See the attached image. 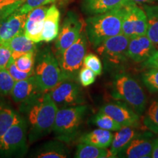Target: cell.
Returning a JSON list of instances; mask_svg holds the SVG:
<instances>
[{
  "label": "cell",
  "instance_id": "cell-1",
  "mask_svg": "<svg viewBox=\"0 0 158 158\" xmlns=\"http://www.w3.org/2000/svg\"><path fill=\"white\" fill-rule=\"evenodd\" d=\"M22 105L29 142L38 141L52 132L59 108L48 92H43Z\"/></svg>",
  "mask_w": 158,
  "mask_h": 158
},
{
  "label": "cell",
  "instance_id": "cell-2",
  "mask_svg": "<svg viewBox=\"0 0 158 158\" xmlns=\"http://www.w3.org/2000/svg\"><path fill=\"white\" fill-rule=\"evenodd\" d=\"M111 98L129 106L138 114H143L147 106V96L136 79L125 72L116 73L110 85Z\"/></svg>",
  "mask_w": 158,
  "mask_h": 158
},
{
  "label": "cell",
  "instance_id": "cell-3",
  "mask_svg": "<svg viewBox=\"0 0 158 158\" xmlns=\"http://www.w3.org/2000/svg\"><path fill=\"white\" fill-rule=\"evenodd\" d=\"M124 7L108 13L91 15L85 21V32L94 48L110 37L122 33Z\"/></svg>",
  "mask_w": 158,
  "mask_h": 158
},
{
  "label": "cell",
  "instance_id": "cell-4",
  "mask_svg": "<svg viewBox=\"0 0 158 158\" xmlns=\"http://www.w3.org/2000/svg\"><path fill=\"white\" fill-rule=\"evenodd\" d=\"M89 110V106L85 104L58 109L52 130L56 139L65 143L73 141L78 135Z\"/></svg>",
  "mask_w": 158,
  "mask_h": 158
},
{
  "label": "cell",
  "instance_id": "cell-5",
  "mask_svg": "<svg viewBox=\"0 0 158 158\" xmlns=\"http://www.w3.org/2000/svg\"><path fill=\"white\" fill-rule=\"evenodd\" d=\"M35 58L34 76L43 92H48L63 80L57 57L49 48L40 51Z\"/></svg>",
  "mask_w": 158,
  "mask_h": 158
},
{
  "label": "cell",
  "instance_id": "cell-6",
  "mask_svg": "<svg viewBox=\"0 0 158 158\" xmlns=\"http://www.w3.org/2000/svg\"><path fill=\"white\" fill-rule=\"evenodd\" d=\"M130 38L122 34L110 37L97 47L105 67L109 70H120L124 68L129 58L127 48Z\"/></svg>",
  "mask_w": 158,
  "mask_h": 158
},
{
  "label": "cell",
  "instance_id": "cell-7",
  "mask_svg": "<svg viewBox=\"0 0 158 158\" xmlns=\"http://www.w3.org/2000/svg\"><path fill=\"white\" fill-rule=\"evenodd\" d=\"M87 37L83 31L79 38L59 56V64L63 80L76 81L87 50Z\"/></svg>",
  "mask_w": 158,
  "mask_h": 158
},
{
  "label": "cell",
  "instance_id": "cell-8",
  "mask_svg": "<svg viewBox=\"0 0 158 158\" xmlns=\"http://www.w3.org/2000/svg\"><path fill=\"white\" fill-rule=\"evenodd\" d=\"M27 123L22 118L0 138V153L6 157H20L27 151Z\"/></svg>",
  "mask_w": 158,
  "mask_h": 158
},
{
  "label": "cell",
  "instance_id": "cell-9",
  "mask_svg": "<svg viewBox=\"0 0 158 158\" xmlns=\"http://www.w3.org/2000/svg\"><path fill=\"white\" fill-rule=\"evenodd\" d=\"M84 26V23L75 12L69 11L67 13L54 45L57 58L79 38Z\"/></svg>",
  "mask_w": 158,
  "mask_h": 158
},
{
  "label": "cell",
  "instance_id": "cell-10",
  "mask_svg": "<svg viewBox=\"0 0 158 158\" xmlns=\"http://www.w3.org/2000/svg\"><path fill=\"white\" fill-rule=\"evenodd\" d=\"M48 92L58 107H68L86 103L82 89L76 81L62 80Z\"/></svg>",
  "mask_w": 158,
  "mask_h": 158
},
{
  "label": "cell",
  "instance_id": "cell-11",
  "mask_svg": "<svg viewBox=\"0 0 158 158\" xmlns=\"http://www.w3.org/2000/svg\"><path fill=\"white\" fill-rule=\"evenodd\" d=\"M147 19L143 8L135 3L124 7L122 33L129 38L147 35Z\"/></svg>",
  "mask_w": 158,
  "mask_h": 158
},
{
  "label": "cell",
  "instance_id": "cell-12",
  "mask_svg": "<svg viewBox=\"0 0 158 158\" xmlns=\"http://www.w3.org/2000/svg\"><path fill=\"white\" fill-rule=\"evenodd\" d=\"M100 110L111 116L122 127H138L140 125V115L124 102L116 100L105 103Z\"/></svg>",
  "mask_w": 158,
  "mask_h": 158
},
{
  "label": "cell",
  "instance_id": "cell-13",
  "mask_svg": "<svg viewBox=\"0 0 158 158\" xmlns=\"http://www.w3.org/2000/svg\"><path fill=\"white\" fill-rule=\"evenodd\" d=\"M154 138L152 132H141L128 144L117 157L121 158H150L153 151Z\"/></svg>",
  "mask_w": 158,
  "mask_h": 158
},
{
  "label": "cell",
  "instance_id": "cell-14",
  "mask_svg": "<svg viewBox=\"0 0 158 158\" xmlns=\"http://www.w3.org/2000/svg\"><path fill=\"white\" fill-rule=\"evenodd\" d=\"M158 50L147 35L130 38L127 48L129 59L135 63L142 64L149 59Z\"/></svg>",
  "mask_w": 158,
  "mask_h": 158
},
{
  "label": "cell",
  "instance_id": "cell-15",
  "mask_svg": "<svg viewBox=\"0 0 158 158\" xmlns=\"http://www.w3.org/2000/svg\"><path fill=\"white\" fill-rule=\"evenodd\" d=\"M28 13L16 10L0 20V44L5 45L16 35L23 33Z\"/></svg>",
  "mask_w": 158,
  "mask_h": 158
},
{
  "label": "cell",
  "instance_id": "cell-16",
  "mask_svg": "<svg viewBox=\"0 0 158 158\" xmlns=\"http://www.w3.org/2000/svg\"><path fill=\"white\" fill-rule=\"evenodd\" d=\"M48 7L40 6L28 13L26 21L24 35L31 40L38 43L42 41V34L44 20Z\"/></svg>",
  "mask_w": 158,
  "mask_h": 158
},
{
  "label": "cell",
  "instance_id": "cell-17",
  "mask_svg": "<svg viewBox=\"0 0 158 158\" xmlns=\"http://www.w3.org/2000/svg\"><path fill=\"white\" fill-rule=\"evenodd\" d=\"M131 3V0H82L81 8L84 14L91 16L123 8Z\"/></svg>",
  "mask_w": 158,
  "mask_h": 158
},
{
  "label": "cell",
  "instance_id": "cell-18",
  "mask_svg": "<svg viewBox=\"0 0 158 158\" xmlns=\"http://www.w3.org/2000/svg\"><path fill=\"white\" fill-rule=\"evenodd\" d=\"M43 93L39 87L34 75L29 78L15 81L11 96L15 102L24 103Z\"/></svg>",
  "mask_w": 158,
  "mask_h": 158
},
{
  "label": "cell",
  "instance_id": "cell-19",
  "mask_svg": "<svg viewBox=\"0 0 158 158\" xmlns=\"http://www.w3.org/2000/svg\"><path fill=\"white\" fill-rule=\"evenodd\" d=\"M59 21L60 12L56 5H52L48 7L45 17L42 41L49 43L57 38L59 32Z\"/></svg>",
  "mask_w": 158,
  "mask_h": 158
},
{
  "label": "cell",
  "instance_id": "cell-20",
  "mask_svg": "<svg viewBox=\"0 0 158 158\" xmlns=\"http://www.w3.org/2000/svg\"><path fill=\"white\" fill-rule=\"evenodd\" d=\"M138 127L124 126L122 127L120 130L114 134V138L112 143L110 144V150L116 157L120 152L127 147L128 144L132 141L134 138H135L138 134L141 133Z\"/></svg>",
  "mask_w": 158,
  "mask_h": 158
},
{
  "label": "cell",
  "instance_id": "cell-21",
  "mask_svg": "<svg viewBox=\"0 0 158 158\" xmlns=\"http://www.w3.org/2000/svg\"><path fill=\"white\" fill-rule=\"evenodd\" d=\"M65 143L59 141H50L37 148L32 157L37 158H65L69 156V150Z\"/></svg>",
  "mask_w": 158,
  "mask_h": 158
},
{
  "label": "cell",
  "instance_id": "cell-22",
  "mask_svg": "<svg viewBox=\"0 0 158 158\" xmlns=\"http://www.w3.org/2000/svg\"><path fill=\"white\" fill-rule=\"evenodd\" d=\"M113 138L114 133L112 131L98 128L81 136L79 142L99 148L107 149L110 147Z\"/></svg>",
  "mask_w": 158,
  "mask_h": 158
},
{
  "label": "cell",
  "instance_id": "cell-23",
  "mask_svg": "<svg viewBox=\"0 0 158 158\" xmlns=\"http://www.w3.org/2000/svg\"><path fill=\"white\" fill-rule=\"evenodd\" d=\"M12 51V58L15 59L21 54L27 52H36L37 43L29 39L24 33H21L13 37L5 44Z\"/></svg>",
  "mask_w": 158,
  "mask_h": 158
},
{
  "label": "cell",
  "instance_id": "cell-24",
  "mask_svg": "<svg viewBox=\"0 0 158 158\" xmlns=\"http://www.w3.org/2000/svg\"><path fill=\"white\" fill-rule=\"evenodd\" d=\"M147 19V35L158 49V5H143Z\"/></svg>",
  "mask_w": 158,
  "mask_h": 158
},
{
  "label": "cell",
  "instance_id": "cell-25",
  "mask_svg": "<svg viewBox=\"0 0 158 158\" xmlns=\"http://www.w3.org/2000/svg\"><path fill=\"white\" fill-rule=\"evenodd\" d=\"M75 157L77 158H116L110 149L80 143L77 146Z\"/></svg>",
  "mask_w": 158,
  "mask_h": 158
},
{
  "label": "cell",
  "instance_id": "cell-26",
  "mask_svg": "<svg viewBox=\"0 0 158 158\" xmlns=\"http://www.w3.org/2000/svg\"><path fill=\"white\" fill-rule=\"evenodd\" d=\"M143 114L144 127L154 134H158V96L151 100Z\"/></svg>",
  "mask_w": 158,
  "mask_h": 158
},
{
  "label": "cell",
  "instance_id": "cell-27",
  "mask_svg": "<svg viewBox=\"0 0 158 158\" xmlns=\"http://www.w3.org/2000/svg\"><path fill=\"white\" fill-rule=\"evenodd\" d=\"M22 118L11 108L0 106V138L12 125Z\"/></svg>",
  "mask_w": 158,
  "mask_h": 158
},
{
  "label": "cell",
  "instance_id": "cell-28",
  "mask_svg": "<svg viewBox=\"0 0 158 158\" xmlns=\"http://www.w3.org/2000/svg\"><path fill=\"white\" fill-rule=\"evenodd\" d=\"M90 122L98 128L110 130L112 132H116L122 128V126L117 123L111 116L100 110L90 118Z\"/></svg>",
  "mask_w": 158,
  "mask_h": 158
},
{
  "label": "cell",
  "instance_id": "cell-29",
  "mask_svg": "<svg viewBox=\"0 0 158 158\" xmlns=\"http://www.w3.org/2000/svg\"><path fill=\"white\" fill-rule=\"evenodd\" d=\"M141 78L150 93L158 94V69L148 68L142 73Z\"/></svg>",
  "mask_w": 158,
  "mask_h": 158
},
{
  "label": "cell",
  "instance_id": "cell-30",
  "mask_svg": "<svg viewBox=\"0 0 158 158\" xmlns=\"http://www.w3.org/2000/svg\"><path fill=\"white\" fill-rule=\"evenodd\" d=\"M14 60L15 64L20 70L24 72H32L34 71L35 64V53L27 52L21 54Z\"/></svg>",
  "mask_w": 158,
  "mask_h": 158
},
{
  "label": "cell",
  "instance_id": "cell-31",
  "mask_svg": "<svg viewBox=\"0 0 158 158\" xmlns=\"http://www.w3.org/2000/svg\"><path fill=\"white\" fill-rule=\"evenodd\" d=\"M25 0H3L0 2V20L18 10Z\"/></svg>",
  "mask_w": 158,
  "mask_h": 158
},
{
  "label": "cell",
  "instance_id": "cell-32",
  "mask_svg": "<svg viewBox=\"0 0 158 158\" xmlns=\"http://www.w3.org/2000/svg\"><path fill=\"white\" fill-rule=\"evenodd\" d=\"M15 83V79L7 69H0V93L6 95L10 94Z\"/></svg>",
  "mask_w": 158,
  "mask_h": 158
},
{
  "label": "cell",
  "instance_id": "cell-33",
  "mask_svg": "<svg viewBox=\"0 0 158 158\" xmlns=\"http://www.w3.org/2000/svg\"><path fill=\"white\" fill-rule=\"evenodd\" d=\"M84 67L92 70L96 76H100L102 73V64L98 56L94 54H86L84 59Z\"/></svg>",
  "mask_w": 158,
  "mask_h": 158
},
{
  "label": "cell",
  "instance_id": "cell-34",
  "mask_svg": "<svg viewBox=\"0 0 158 158\" xmlns=\"http://www.w3.org/2000/svg\"><path fill=\"white\" fill-rule=\"evenodd\" d=\"M6 69L8 71L9 73L11 75V76L15 79V81L28 78L30 76H33L35 73V71H32V72H24V71L20 70L16 67V65L15 64L14 60H13V58H11Z\"/></svg>",
  "mask_w": 158,
  "mask_h": 158
},
{
  "label": "cell",
  "instance_id": "cell-35",
  "mask_svg": "<svg viewBox=\"0 0 158 158\" xmlns=\"http://www.w3.org/2000/svg\"><path fill=\"white\" fill-rule=\"evenodd\" d=\"M96 74L90 69L87 68H83L78 73V80L81 85L84 87L90 86L95 82Z\"/></svg>",
  "mask_w": 158,
  "mask_h": 158
},
{
  "label": "cell",
  "instance_id": "cell-36",
  "mask_svg": "<svg viewBox=\"0 0 158 158\" xmlns=\"http://www.w3.org/2000/svg\"><path fill=\"white\" fill-rule=\"evenodd\" d=\"M56 1V0H25L24 2L18 10L20 13H28L37 7L48 5Z\"/></svg>",
  "mask_w": 158,
  "mask_h": 158
},
{
  "label": "cell",
  "instance_id": "cell-37",
  "mask_svg": "<svg viewBox=\"0 0 158 158\" xmlns=\"http://www.w3.org/2000/svg\"><path fill=\"white\" fill-rule=\"evenodd\" d=\"M12 58V51L7 45L0 44V69L7 68Z\"/></svg>",
  "mask_w": 158,
  "mask_h": 158
},
{
  "label": "cell",
  "instance_id": "cell-38",
  "mask_svg": "<svg viewBox=\"0 0 158 158\" xmlns=\"http://www.w3.org/2000/svg\"><path fill=\"white\" fill-rule=\"evenodd\" d=\"M142 64L146 68L158 69V50L149 59L142 63Z\"/></svg>",
  "mask_w": 158,
  "mask_h": 158
},
{
  "label": "cell",
  "instance_id": "cell-39",
  "mask_svg": "<svg viewBox=\"0 0 158 158\" xmlns=\"http://www.w3.org/2000/svg\"><path fill=\"white\" fill-rule=\"evenodd\" d=\"M131 1L137 5H153L158 3V0H131Z\"/></svg>",
  "mask_w": 158,
  "mask_h": 158
},
{
  "label": "cell",
  "instance_id": "cell-40",
  "mask_svg": "<svg viewBox=\"0 0 158 158\" xmlns=\"http://www.w3.org/2000/svg\"><path fill=\"white\" fill-rule=\"evenodd\" d=\"M152 158H158V138L155 140L154 143L153 151L152 154Z\"/></svg>",
  "mask_w": 158,
  "mask_h": 158
},
{
  "label": "cell",
  "instance_id": "cell-41",
  "mask_svg": "<svg viewBox=\"0 0 158 158\" xmlns=\"http://www.w3.org/2000/svg\"><path fill=\"white\" fill-rule=\"evenodd\" d=\"M2 1H3V0H0V2H2Z\"/></svg>",
  "mask_w": 158,
  "mask_h": 158
}]
</instances>
